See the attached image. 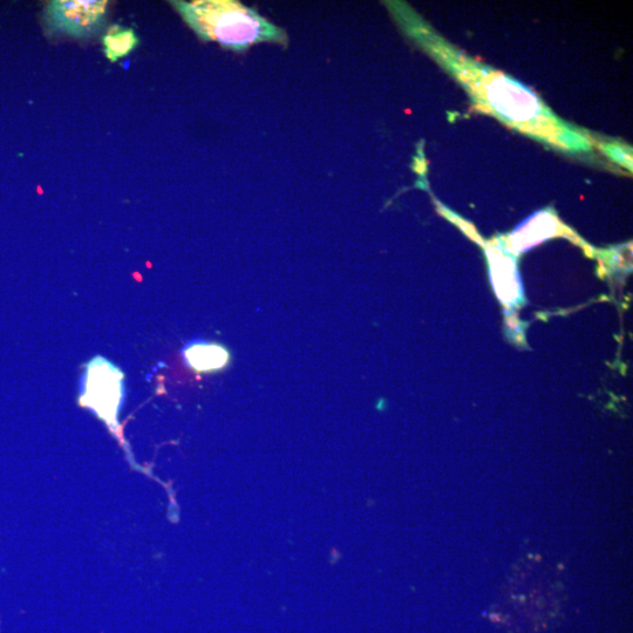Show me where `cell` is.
I'll return each instance as SVG.
<instances>
[{
	"label": "cell",
	"instance_id": "obj_4",
	"mask_svg": "<svg viewBox=\"0 0 633 633\" xmlns=\"http://www.w3.org/2000/svg\"><path fill=\"white\" fill-rule=\"evenodd\" d=\"M489 100L496 110L510 119L519 121L532 119L539 112L536 98L517 84L500 79L489 88Z\"/></svg>",
	"mask_w": 633,
	"mask_h": 633
},
{
	"label": "cell",
	"instance_id": "obj_5",
	"mask_svg": "<svg viewBox=\"0 0 633 633\" xmlns=\"http://www.w3.org/2000/svg\"><path fill=\"white\" fill-rule=\"evenodd\" d=\"M183 355L188 365L196 372L220 371L230 362L229 351L220 344H190L183 351Z\"/></svg>",
	"mask_w": 633,
	"mask_h": 633
},
{
	"label": "cell",
	"instance_id": "obj_3",
	"mask_svg": "<svg viewBox=\"0 0 633 633\" xmlns=\"http://www.w3.org/2000/svg\"><path fill=\"white\" fill-rule=\"evenodd\" d=\"M122 378L124 376L117 367L105 359H94L88 365L85 394L81 401L107 422H114L122 398Z\"/></svg>",
	"mask_w": 633,
	"mask_h": 633
},
{
	"label": "cell",
	"instance_id": "obj_6",
	"mask_svg": "<svg viewBox=\"0 0 633 633\" xmlns=\"http://www.w3.org/2000/svg\"><path fill=\"white\" fill-rule=\"evenodd\" d=\"M102 44H104L107 59L115 63L134 51L139 45V39L134 30L122 29L119 25H113L102 38Z\"/></svg>",
	"mask_w": 633,
	"mask_h": 633
},
{
	"label": "cell",
	"instance_id": "obj_7",
	"mask_svg": "<svg viewBox=\"0 0 633 633\" xmlns=\"http://www.w3.org/2000/svg\"><path fill=\"white\" fill-rule=\"evenodd\" d=\"M533 222L524 224L522 230L517 233V245L520 248H529L539 243L543 238H547L554 234V223L547 216L534 217Z\"/></svg>",
	"mask_w": 633,
	"mask_h": 633
},
{
	"label": "cell",
	"instance_id": "obj_1",
	"mask_svg": "<svg viewBox=\"0 0 633 633\" xmlns=\"http://www.w3.org/2000/svg\"><path fill=\"white\" fill-rule=\"evenodd\" d=\"M170 4L202 42L219 43L236 53L262 43L289 46L288 33L282 27L236 0H175Z\"/></svg>",
	"mask_w": 633,
	"mask_h": 633
},
{
	"label": "cell",
	"instance_id": "obj_2",
	"mask_svg": "<svg viewBox=\"0 0 633 633\" xmlns=\"http://www.w3.org/2000/svg\"><path fill=\"white\" fill-rule=\"evenodd\" d=\"M107 2L99 0H54L46 5L44 27L51 36L92 38L106 23Z\"/></svg>",
	"mask_w": 633,
	"mask_h": 633
}]
</instances>
